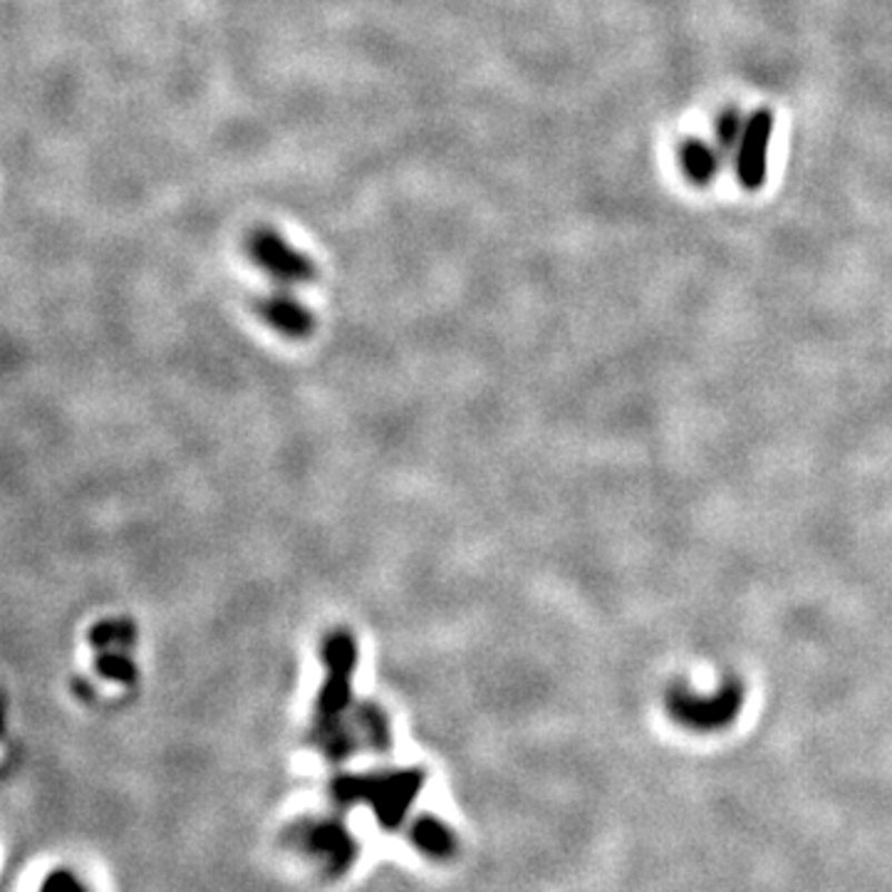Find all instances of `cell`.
<instances>
[{
	"label": "cell",
	"instance_id": "cell-1",
	"mask_svg": "<svg viewBox=\"0 0 892 892\" xmlns=\"http://www.w3.org/2000/svg\"><path fill=\"white\" fill-rule=\"evenodd\" d=\"M246 254L254 266L280 286H298V283H310L318 276V266L313 264V258L290 246L274 228H254L246 236Z\"/></svg>",
	"mask_w": 892,
	"mask_h": 892
},
{
	"label": "cell",
	"instance_id": "cell-2",
	"mask_svg": "<svg viewBox=\"0 0 892 892\" xmlns=\"http://www.w3.org/2000/svg\"><path fill=\"white\" fill-rule=\"evenodd\" d=\"M771 135H774V115L769 110H756L746 117L744 135L736 147L734 169L739 184L749 191L761 189L766 181Z\"/></svg>",
	"mask_w": 892,
	"mask_h": 892
},
{
	"label": "cell",
	"instance_id": "cell-3",
	"mask_svg": "<svg viewBox=\"0 0 892 892\" xmlns=\"http://www.w3.org/2000/svg\"><path fill=\"white\" fill-rule=\"evenodd\" d=\"M739 704H742V692L736 687H729L712 697H702V694L692 692H677L670 697V712L677 722L684 726L697 729V732H712L736 720Z\"/></svg>",
	"mask_w": 892,
	"mask_h": 892
},
{
	"label": "cell",
	"instance_id": "cell-4",
	"mask_svg": "<svg viewBox=\"0 0 892 892\" xmlns=\"http://www.w3.org/2000/svg\"><path fill=\"white\" fill-rule=\"evenodd\" d=\"M256 313L268 328H274L276 333L286 337H293V340H296V337H308L315 330L313 313L286 290H274L260 296L256 303Z\"/></svg>",
	"mask_w": 892,
	"mask_h": 892
},
{
	"label": "cell",
	"instance_id": "cell-5",
	"mask_svg": "<svg viewBox=\"0 0 892 892\" xmlns=\"http://www.w3.org/2000/svg\"><path fill=\"white\" fill-rule=\"evenodd\" d=\"M680 159H682V169L687 171V177L694 184H700V187H706V184L716 177V171H720V165H722V159L714 151V147H710L702 139L684 141L680 149Z\"/></svg>",
	"mask_w": 892,
	"mask_h": 892
},
{
	"label": "cell",
	"instance_id": "cell-6",
	"mask_svg": "<svg viewBox=\"0 0 892 892\" xmlns=\"http://www.w3.org/2000/svg\"><path fill=\"white\" fill-rule=\"evenodd\" d=\"M746 119H742L739 110H726L720 117V125H716V139H720V147L726 155H734V149L739 147V139L744 135Z\"/></svg>",
	"mask_w": 892,
	"mask_h": 892
},
{
	"label": "cell",
	"instance_id": "cell-7",
	"mask_svg": "<svg viewBox=\"0 0 892 892\" xmlns=\"http://www.w3.org/2000/svg\"><path fill=\"white\" fill-rule=\"evenodd\" d=\"M100 667L105 670V674L107 677H112V680H129L132 677V665H129V660L127 657H122V652H112V655H105L102 657V662H100Z\"/></svg>",
	"mask_w": 892,
	"mask_h": 892
}]
</instances>
